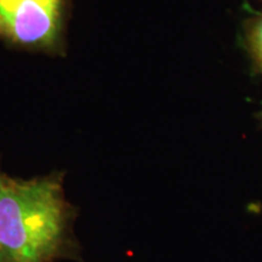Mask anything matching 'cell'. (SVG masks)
<instances>
[{
    "label": "cell",
    "mask_w": 262,
    "mask_h": 262,
    "mask_svg": "<svg viewBox=\"0 0 262 262\" xmlns=\"http://www.w3.org/2000/svg\"><path fill=\"white\" fill-rule=\"evenodd\" d=\"M63 0H19L0 18V37L26 48L54 49L61 37Z\"/></svg>",
    "instance_id": "2"
},
{
    "label": "cell",
    "mask_w": 262,
    "mask_h": 262,
    "mask_svg": "<svg viewBox=\"0 0 262 262\" xmlns=\"http://www.w3.org/2000/svg\"><path fill=\"white\" fill-rule=\"evenodd\" d=\"M18 2L19 0H0V18L10 14L18 4Z\"/></svg>",
    "instance_id": "4"
},
{
    "label": "cell",
    "mask_w": 262,
    "mask_h": 262,
    "mask_svg": "<svg viewBox=\"0 0 262 262\" xmlns=\"http://www.w3.org/2000/svg\"><path fill=\"white\" fill-rule=\"evenodd\" d=\"M63 175L32 180L0 171V262H55L75 257L74 211Z\"/></svg>",
    "instance_id": "1"
},
{
    "label": "cell",
    "mask_w": 262,
    "mask_h": 262,
    "mask_svg": "<svg viewBox=\"0 0 262 262\" xmlns=\"http://www.w3.org/2000/svg\"><path fill=\"white\" fill-rule=\"evenodd\" d=\"M249 40H250L251 52H253L255 60L258 66L262 67V18L258 19L253 26L250 35H249Z\"/></svg>",
    "instance_id": "3"
}]
</instances>
